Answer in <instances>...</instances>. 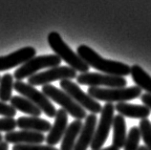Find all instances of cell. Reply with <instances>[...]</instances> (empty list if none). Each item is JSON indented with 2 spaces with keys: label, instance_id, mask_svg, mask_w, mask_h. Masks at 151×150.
I'll return each instance as SVG.
<instances>
[{
  "label": "cell",
  "instance_id": "cell-1",
  "mask_svg": "<svg viewBox=\"0 0 151 150\" xmlns=\"http://www.w3.org/2000/svg\"><path fill=\"white\" fill-rule=\"evenodd\" d=\"M77 54L81 57V60L89 67H92L104 74L117 77H124L128 76L131 72V67L125 63L105 60L87 45H79L77 49Z\"/></svg>",
  "mask_w": 151,
  "mask_h": 150
},
{
  "label": "cell",
  "instance_id": "cell-2",
  "mask_svg": "<svg viewBox=\"0 0 151 150\" xmlns=\"http://www.w3.org/2000/svg\"><path fill=\"white\" fill-rule=\"evenodd\" d=\"M47 39L52 50L55 52V55H57L61 60H64L69 67L76 71H78L81 74L88 72L90 67L66 44L58 32H51Z\"/></svg>",
  "mask_w": 151,
  "mask_h": 150
},
{
  "label": "cell",
  "instance_id": "cell-3",
  "mask_svg": "<svg viewBox=\"0 0 151 150\" xmlns=\"http://www.w3.org/2000/svg\"><path fill=\"white\" fill-rule=\"evenodd\" d=\"M88 95L96 100L106 101L107 103L112 102H125L132 100L142 95V89L138 86H132L128 88H100L89 87Z\"/></svg>",
  "mask_w": 151,
  "mask_h": 150
},
{
  "label": "cell",
  "instance_id": "cell-4",
  "mask_svg": "<svg viewBox=\"0 0 151 150\" xmlns=\"http://www.w3.org/2000/svg\"><path fill=\"white\" fill-rule=\"evenodd\" d=\"M42 93L49 100H52L55 103L60 105L62 109L67 112V114L71 115L76 120L81 121L83 119H86L87 114L85 109H83L81 105H78L63 90L58 89L52 84H46L42 86Z\"/></svg>",
  "mask_w": 151,
  "mask_h": 150
},
{
  "label": "cell",
  "instance_id": "cell-5",
  "mask_svg": "<svg viewBox=\"0 0 151 150\" xmlns=\"http://www.w3.org/2000/svg\"><path fill=\"white\" fill-rule=\"evenodd\" d=\"M61 63V60L57 55H43L31 58L30 60L25 62L20 67L14 71V78L17 80H22L24 78L34 76L41 69L54 68L58 67Z\"/></svg>",
  "mask_w": 151,
  "mask_h": 150
},
{
  "label": "cell",
  "instance_id": "cell-6",
  "mask_svg": "<svg viewBox=\"0 0 151 150\" xmlns=\"http://www.w3.org/2000/svg\"><path fill=\"white\" fill-rule=\"evenodd\" d=\"M14 89L22 95V97H25L37 105L46 116L49 118H55L57 115V110L51 100L42 92L35 89L34 86L30 85L29 83H25L22 80H17L14 83Z\"/></svg>",
  "mask_w": 151,
  "mask_h": 150
},
{
  "label": "cell",
  "instance_id": "cell-7",
  "mask_svg": "<svg viewBox=\"0 0 151 150\" xmlns=\"http://www.w3.org/2000/svg\"><path fill=\"white\" fill-rule=\"evenodd\" d=\"M59 84H60L61 89L68 94L83 109L88 110L91 114H95V115L97 113L101 112L102 106L100 102L90 97L88 94L83 92L77 83H75L71 80H61Z\"/></svg>",
  "mask_w": 151,
  "mask_h": 150
},
{
  "label": "cell",
  "instance_id": "cell-8",
  "mask_svg": "<svg viewBox=\"0 0 151 150\" xmlns=\"http://www.w3.org/2000/svg\"><path fill=\"white\" fill-rule=\"evenodd\" d=\"M77 71L69 66H58L50 68L44 72L34 75L28 78V83L32 86L50 84L55 80H64L77 78Z\"/></svg>",
  "mask_w": 151,
  "mask_h": 150
},
{
  "label": "cell",
  "instance_id": "cell-9",
  "mask_svg": "<svg viewBox=\"0 0 151 150\" xmlns=\"http://www.w3.org/2000/svg\"><path fill=\"white\" fill-rule=\"evenodd\" d=\"M78 84L88 85L89 87L105 86L107 88H124L127 83L124 77L111 76L100 73H82L77 77Z\"/></svg>",
  "mask_w": 151,
  "mask_h": 150
},
{
  "label": "cell",
  "instance_id": "cell-10",
  "mask_svg": "<svg viewBox=\"0 0 151 150\" xmlns=\"http://www.w3.org/2000/svg\"><path fill=\"white\" fill-rule=\"evenodd\" d=\"M115 106L112 103H106L101 112V120L95 132L94 139L91 144L92 150H100L108 138L110 129L113 125Z\"/></svg>",
  "mask_w": 151,
  "mask_h": 150
},
{
  "label": "cell",
  "instance_id": "cell-11",
  "mask_svg": "<svg viewBox=\"0 0 151 150\" xmlns=\"http://www.w3.org/2000/svg\"><path fill=\"white\" fill-rule=\"evenodd\" d=\"M35 54H37V51L34 47L27 46L7 56L0 57V72L24 64L31 58L35 57Z\"/></svg>",
  "mask_w": 151,
  "mask_h": 150
},
{
  "label": "cell",
  "instance_id": "cell-12",
  "mask_svg": "<svg viewBox=\"0 0 151 150\" xmlns=\"http://www.w3.org/2000/svg\"><path fill=\"white\" fill-rule=\"evenodd\" d=\"M67 127H68V114L61 108L57 111L55 122L46 137L45 141L47 143V145L54 146L58 144L64 136Z\"/></svg>",
  "mask_w": 151,
  "mask_h": 150
},
{
  "label": "cell",
  "instance_id": "cell-13",
  "mask_svg": "<svg viewBox=\"0 0 151 150\" xmlns=\"http://www.w3.org/2000/svg\"><path fill=\"white\" fill-rule=\"evenodd\" d=\"M46 137L43 133L20 130V131L8 132L4 136V141L7 144H41L45 141Z\"/></svg>",
  "mask_w": 151,
  "mask_h": 150
},
{
  "label": "cell",
  "instance_id": "cell-14",
  "mask_svg": "<svg viewBox=\"0 0 151 150\" xmlns=\"http://www.w3.org/2000/svg\"><path fill=\"white\" fill-rule=\"evenodd\" d=\"M97 121L98 119L95 114H89L86 117L85 122L78 135L74 150H87L89 145H91L96 132Z\"/></svg>",
  "mask_w": 151,
  "mask_h": 150
},
{
  "label": "cell",
  "instance_id": "cell-15",
  "mask_svg": "<svg viewBox=\"0 0 151 150\" xmlns=\"http://www.w3.org/2000/svg\"><path fill=\"white\" fill-rule=\"evenodd\" d=\"M17 125L21 130L39 133L49 132L52 128L50 121L39 117H20L17 120Z\"/></svg>",
  "mask_w": 151,
  "mask_h": 150
},
{
  "label": "cell",
  "instance_id": "cell-16",
  "mask_svg": "<svg viewBox=\"0 0 151 150\" xmlns=\"http://www.w3.org/2000/svg\"><path fill=\"white\" fill-rule=\"evenodd\" d=\"M115 110H117L120 115L132 118V119H147L150 115V109L145 105H138V104H131L126 102H119L115 105Z\"/></svg>",
  "mask_w": 151,
  "mask_h": 150
},
{
  "label": "cell",
  "instance_id": "cell-17",
  "mask_svg": "<svg viewBox=\"0 0 151 150\" xmlns=\"http://www.w3.org/2000/svg\"><path fill=\"white\" fill-rule=\"evenodd\" d=\"M82 121L79 120H76L72 121L68 125L67 130L62 138L60 150H74L75 145L77 143V139L78 138L79 133L82 128Z\"/></svg>",
  "mask_w": 151,
  "mask_h": 150
},
{
  "label": "cell",
  "instance_id": "cell-18",
  "mask_svg": "<svg viewBox=\"0 0 151 150\" xmlns=\"http://www.w3.org/2000/svg\"><path fill=\"white\" fill-rule=\"evenodd\" d=\"M113 146L120 149L124 146L126 141V124L124 116L116 115L113 120Z\"/></svg>",
  "mask_w": 151,
  "mask_h": 150
},
{
  "label": "cell",
  "instance_id": "cell-19",
  "mask_svg": "<svg viewBox=\"0 0 151 150\" xmlns=\"http://www.w3.org/2000/svg\"><path fill=\"white\" fill-rule=\"evenodd\" d=\"M10 103L12 106L22 113H25L31 117H39L42 114V111L31 100L22 96H14L11 98Z\"/></svg>",
  "mask_w": 151,
  "mask_h": 150
},
{
  "label": "cell",
  "instance_id": "cell-20",
  "mask_svg": "<svg viewBox=\"0 0 151 150\" xmlns=\"http://www.w3.org/2000/svg\"><path fill=\"white\" fill-rule=\"evenodd\" d=\"M132 80L138 87L151 95V77L139 65H133L130 72Z\"/></svg>",
  "mask_w": 151,
  "mask_h": 150
},
{
  "label": "cell",
  "instance_id": "cell-21",
  "mask_svg": "<svg viewBox=\"0 0 151 150\" xmlns=\"http://www.w3.org/2000/svg\"><path fill=\"white\" fill-rule=\"evenodd\" d=\"M14 76L11 74L3 75L0 80V101H10L14 90Z\"/></svg>",
  "mask_w": 151,
  "mask_h": 150
},
{
  "label": "cell",
  "instance_id": "cell-22",
  "mask_svg": "<svg viewBox=\"0 0 151 150\" xmlns=\"http://www.w3.org/2000/svg\"><path fill=\"white\" fill-rule=\"evenodd\" d=\"M140 140H141V132L139 127H137V126L131 127L124 146V150H139V147H140V145H139Z\"/></svg>",
  "mask_w": 151,
  "mask_h": 150
},
{
  "label": "cell",
  "instance_id": "cell-23",
  "mask_svg": "<svg viewBox=\"0 0 151 150\" xmlns=\"http://www.w3.org/2000/svg\"><path fill=\"white\" fill-rule=\"evenodd\" d=\"M139 129L141 132V138H142L145 147L151 150V122L147 119H144L140 121Z\"/></svg>",
  "mask_w": 151,
  "mask_h": 150
},
{
  "label": "cell",
  "instance_id": "cell-24",
  "mask_svg": "<svg viewBox=\"0 0 151 150\" xmlns=\"http://www.w3.org/2000/svg\"><path fill=\"white\" fill-rule=\"evenodd\" d=\"M17 127V120H14V118H1L0 119V132H13Z\"/></svg>",
  "mask_w": 151,
  "mask_h": 150
},
{
  "label": "cell",
  "instance_id": "cell-25",
  "mask_svg": "<svg viewBox=\"0 0 151 150\" xmlns=\"http://www.w3.org/2000/svg\"><path fill=\"white\" fill-rule=\"evenodd\" d=\"M12 150H58L55 146L43 144H15Z\"/></svg>",
  "mask_w": 151,
  "mask_h": 150
},
{
  "label": "cell",
  "instance_id": "cell-26",
  "mask_svg": "<svg viewBox=\"0 0 151 150\" xmlns=\"http://www.w3.org/2000/svg\"><path fill=\"white\" fill-rule=\"evenodd\" d=\"M17 115V109L3 101H0V116L4 118H14Z\"/></svg>",
  "mask_w": 151,
  "mask_h": 150
},
{
  "label": "cell",
  "instance_id": "cell-27",
  "mask_svg": "<svg viewBox=\"0 0 151 150\" xmlns=\"http://www.w3.org/2000/svg\"><path fill=\"white\" fill-rule=\"evenodd\" d=\"M141 100H142V102L145 106H147V107L150 109V111H151V95L150 94H147V93L142 95Z\"/></svg>",
  "mask_w": 151,
  "mask_h": 150
},
{
  "label": "cell",
  "instance_id": "cell-28",
  "mask_svg": "<svg viewBox=\"0 0 151 150\" xmlns=\"http://www.w3.org/2000/svg\"><path fill=\"white\" fill-rule=\"evenodd\" d=\"M0 150H9V144H7L6 141H2L0 144Z\"/></svg>",
  "mask_w": 151,
  "mask_h": 150
},
{
  "label": "cell",
  "instance_id": "cell-29",
  "mask_svg": "<svg viewBox=\"0 0 151 150\" xmlns=\"http://www.w3.org/2000/svg\"><path fill=\"white\" fill-rule=\"evenodd\" d=\"M100 150H120V149H118L117 147H115V146H113V145H111V146L105 147V148H103V149H100Z\"/></svg>",
  "mask_w": 151,
  "mask_h": 150
},
{
  "label": "cell",
  "instance_id": "cell-30",
  "mask_svg": "<svg viewBox=\"0 0 151 150\" xmlns=\"http://www.w3.org/2000/svg\"><path fill=\"white\" fill-rule=\"evenodd\" d=\"M139 150H148V149L145 147V145H141V146L139 147Z\"/></svg>",
  "mask_w": 151,
  "mask_h": 150
},
{
  "label": "cell",
  "instance_id": "cell-31",
  "mask_svg": "<svg viewBox=\"0 0 151 150\" xmlns=\"http://www.w3.org/2000/svg\"><path fill=\"white\" fill-rule=\"evenodd\" d=\"M3 140H4V137L2 136V134L0 133V144L2 143V141H3Z\"/></svg>",
  "mask_w": 151,
  "mask_h": 150
},
{
  "label": "cell",
  "instance_id": "cell-32",
  "mask_svg": "<svg viewBox=\"0 0 151 150\" xmlns=\"http://www.w3.org/2000/svg\"><path fill=\"white\" fill-rule=\"evenodd\" d=\"M0 80H1V77H0Z\"/></svg>",
  "mask_w": 151,
  "mask_h": 150
}]
</instances>
